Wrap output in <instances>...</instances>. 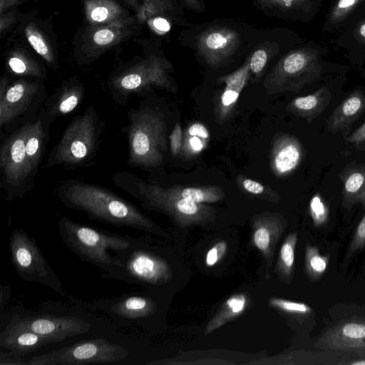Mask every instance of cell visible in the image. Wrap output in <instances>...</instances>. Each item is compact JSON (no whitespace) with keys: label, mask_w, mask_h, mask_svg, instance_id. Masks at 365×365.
<instances>
[{"label":"cell","mask_w":365,"mask_h":365,"mask_svg":"<svg viewBox=\"0 0 365 365\" xmlns=\"http://www.w3.org/2000/svg\"><path fill=\"white\" fill-rule=\"evenodd\" d=\"M46 91L40 80L19 78L10 82L6 76L0 81V126L7 128L25 118L29 120L46 99Z\"/></svg>","instance_id":"cell-12"},{"label":"cell","mask_w":365,"mask_h":365,"mask_svg":"<svg viewBox=\"0 0 365 365\" xmlns=\"http://www.w3.org/2000/svg\"><path fill=\"white\" fill-rule=\"evenodd\" d=\"M92 310L101 311L123 327L142 325L158 311V304L150 297L138 292L99 299L86 304Z\"/></svg>","instance_id":"cell-14"},{"label":"cell","mask_w":365,"mask_h":365,"mask_svg":"<svg viewBox=\"0 0 365 365\" xmlns=\"http://www.w3.org/2000/svg\"><path fill=\"white\" fill-rule=\"evenodd\" d=\"M128 23L93 26L86 38V49L90 56H96L115 45L131 33Z\"/></svg>","instance_id":"cell-23"},{"label":"cell","mask_w":365,"mask_h":365,"mask_svg":"<svg viewBox=\"0 0 365 365\" xmlns=\"http://www.w3.org/2000/svg\"><path fill=\"white\" fill-rule=\"evenodd\" d=\"M0 365H27L21 356L9 351L8 352H0Z\"/></svg>","instance_id":"cell-45"},{"label":"cell","mask_w":365,"mask_h":365,"mask_svg":"<svg viewBox=\"0 0 365 365\" xmlns=\"http://www.w3.org/2000/svg\"><path fill=\"white\" fill-rule=\"evenodd\" d=\"M129 356L123 346L103 338L78 341L49 353L36 355L27 365H74L93 363H112Z\"/></svg>","instance_id":"cell-13"},{"label":"cell","mask_w":365,"mask_h":365,"mask_svg":"<svg viewBox=\"0 0 365 365\" xmlns=\"http://www.w3.org/2000/svg\"><path fill=\"white\" fill-rule=\"evenodd\" d=\"M365 354V351L364 352V354Z\"/></svg>","instance_id":"cell-54"},{"label":"cell","mask_w":365,"mask_h":365,"mask_svg":"<svg viewBox=\"0 0 365 365\" xmlns=\"http://www.w3.org/2000/svg\"><path fill=\"white\" fill-rule=\"evenodd\" d=\"M148 24L150 27L158 33H165L170 29V24H168V21L160 16L150 19L148 21Z\"/></svg>","instance_id":"cell-46"},{"label":"cell","mask_w":365,"mask_h":365,"mask_svg":"<svg viewBox=\"0 0 365 365\" xmlns=\"http://www.w3.org/2000/svg\"><path fill=\"white\" fill-rule=\"evenodd\" d=\"M86 19L91 26L133 23V19L115 0H84Z\"/></svg>","instance_id":"cell-22"},{"label":"cell","mask_w":365,"mask_h":365,"mask_svg":"<svg viewBox=\"0 0 365 365\" xmlns=\"http://www.w3.org/2000/svg\"><path fill=\"white\" fill-rule=\"evenodd\" d=\"M189 10L201 13L205 11L206 6L204 0H180Z\"/></svg>","instance_id":"cell-47"},{"label":"cell","mask_w":365,"mask_h":365,"mask_svg":"<svg viewBox=\"0 0 365 365\" xmlns=\"http://www.w3.org/2000/svg\"><path fill=\"white\" fill-rule=\"evenodd\" d=\"M247 55L245 63L230 73L220 76L217 83H225L216 108V115L219 122L225 120L237 101V99L251 77L250 58Z\"/></svg>","instance_id":"cell-20"},{"label":"cell","mask_w":365,"mask_h":365,"mask_svg":"<svg viewBox=\"0 0 365 365\" xmlns=\"http://www.w3.org/2000/svg\"><path fill=\"white\" fill-rule=\"evenodd\" d=\"M297 241V233L291 232L285 237L279 250L275 272L279 279L285 283H290L293 278Z\"/></svg>","instance_id":"cell-33"},{"label":"cell","mask_w":365,"mask_h":365,"mask_svg":"<svg viewBox=\"0 0 365 365\" xmlns=\"http://www.w3.org/2000/svg\"><path fill=\"white\" fill-rule=\"evenodd\" d=\"M357 36L365 43V22L362 23L357 29Z\"/></svg>","instance_id":"cell-52"},{"label":"cell","mask_w":365,"mask_h":365,"mask_svg":"<svg viewBox=\"0 0 365 365\" xmlns=\"http://www.w3.org/2000/svg\"><path fill=\"white\" fill-rule=\"evenodd\" d=\"M168 194L197 203H213L225 197L224 190L218 186L186 187L173 185L165 187L162 185Z\"/></svg>","instance_id":"cell-29"},{"label":"cell","mask_w":365,"mask_h":365,"mask_svg":"<svg viewBox=\"0 0 365 365\" xmlns=\"http://www.w3.org/2000/svg\"><path fill=\"white\" fill-rule=\"evenodd\" d=\"M9 247L11 263L21 279L40 283L58 295L68 297L61 282L48 265L35 240L24 230H13Z\"/></svg>","instance_id":"cell-10"},{"label":"cell","mask_w":365,"mask_h":365,"mask_svg":"<svg viewBox=\"0 0 365 365\" xmlns=\"http://www.w3.org/2000/svg\"><path fill=\"white\" fill-rule=\"evenodd\" d=\"M56 192L64 206L83 212L91 219L165 235L164 230L133 203L98 185L66 180L58 185Z\"/></svg>","instance_id":"cell-1"},{"label":"cell","mask_w":365,"mask_h":365,"mask_svg":"<svg viewBox=\"0 0 365 365\" xmlns=\"http://www.w3.org/2000/svg\"><path fill=\"white\" fill-rule=\"evenodd\" d=\"M154 4L165 14H171L180 17L183 12L178 6H175L173 0H153Z\"/></svg>","instance_id":"cell-44"},{"label":"cell","mask_w":365,"mask_h":365,"mask_svg":"<svg viewBox=\"0 0 365 365\" xmlns=\"http://www.w3.org/2000/svg\"><path fill=\"white\" fill-rule=\"evenodd\" d=\"M365 111V95L360 91L351 93L334 110L327 120L328 130L342 132Z\"/></svg>","instance_id":"cell-24"},{"label":"cell","mask_w":365,"mask_h":365,"mask_svg":"<svg viewBox=\"0 0 365 365\" xmlns=\"http://www.w3.org/2000/svg\"><path fill=\"white\" fill-rule=\"evenodd\" d=\"M364 247H365V215L356 229L352 240L347 250L346 257L349 258Z\"/></svg>","instance_id":"cell-41"},{"label":"cell","mask_w":365,"mask_h":365,"mask_svg":"<svg viewBox=\"0 0 365 365\" xmlns=\"http://www.w3.org/2000/svg\"><path fill=\"white\" fill-rule=\"evenodd\" d=\"M172 68L164 56L155 53L120 68L107 81L110 97L116 104L126 106L131 96L152 89L175 92L176 86L170 76Z\"/></svg>","instance_id":"cell-6"},{"label":"cell","mask_w":365,"mask_h":365,"mask_svg":"<svg viewBox=\"0 0 365 365\" xmlns=\"http://www.w3.org/2000/svg\"><path fill=\"white\" fill-rule=\"evenodd\" d=\"M135 11L140 21L146 20L153 15L163 13L153 0H125Z\"/></svg>","instance_id":"cell-39"},{"label":"cell","mask_w":365,"mask_h":365,"mask_svg":"<svg viewBox=\"0 0 365 365\" xmlns=\"http://www.w3.org/2000/svg\"><path fill=\"white\" fill-rule=\"evenodd\" d=\"M276 29H267L262 31L259 41L251 51L250 66L251 76L260 78L268 64L281 50V43L277 39Z\"/></svg>","instance_id":"cell-25"},{"label":"cell","mask_w":365,"mask_h":365,"mask_svg":"<svg viewBox=\"0 0 365 365\" xmlns=\"http://www.w3.org/2000/svg\"><path fill=\"white\" fill-rule=\"evenodd\" d=\"M128 117V124L123 129L128 138L127 164L143 170L159 167L168 151L164 113L144 101L138 108H130Z\"/></svg>","instance_id":"cell-4"},{"label":"cell","mask_w":365,"mask_h":365,"mask_svg":"<svg viewBox=\"0 0 365 365\" xmlns=\"http://www.w3.org/2000/svg\"><path fill=\"white\" fill-rule=\"evenodd\" d=\"M361 1V0H338L330 14V21L331 23H339L344 20Z\"/></svg>","instance_id":"cell-40"},{"label":"cell","mask_w":365,"mask_h":365,"mask_svg":"<svg viewBox=\"0 0 365 365\" xmlns=\"http://www.w3.org/2000/svg\"><path fill=\"white\" fill-rule=\"evenodd\" d=\"M321 65L316 51L299 48L283 55L266 75L263 87L267 94L299 91L319 76Z\"/></svg>","instance_id":"cell-9"},{"label":"cell","mask_w":365,"mask_h":365,"mask_svg":"<svg viewBox=\"0 0 365 365\" xmlns=\"http://www.w3.org/2000/svg\"><path fill=\"white\" fill-rule=\"evenodd\" d=\"M170 150L173 157L180 154L183 140V132L180 125L176 123L169 136Z\"/></svg>","instance_id":"cell-43"},{"label":"cell","mask_w":365,"mask_h":365,"mask_svg":"<svg viewBox=\"0 0 365 365\" xmlns=\"http://www.w3.org/2000/svg\"><path fill=\"white\" fill-rule=\"evenodd\" d=\"M303 156L302 145L296 137L279 135L274 139L270 150V170L277 177L287 176L298 168Z\"/></svg>","instance_id":"cell-19"},{"label":"cell","mask_w":365,"mask_h":365,"mask_svg":"<svg viewBox=\"0 0 365 365\" xmlns=\"http://www.w3.org/2000/svg\"><path fill=\"white\" fill-rule=\"evenodd\" d=\"M62 241L82 261L89 262L107 272L114 264L116 252L130 245L128 235L120 236L76 222L67 217L58 219Z\"/></svg>","instance_id":"cell-7"},{"label":"cell","mask_w":365,"mask_h":365,"mask_svg":"<svg viewBox=\"0 0 365 365\" xmlns=\"http://www.w3.org/2000/svg\"><path fill=\"white\" fill-rule=\"evenodd\" d=\"M264 15L291 19L299 11H307L312 0H251Z\"/></svg>","instance_id":"cell-30"},{"label":"cell","mask_w":365,"mask_h":365,"mask_svg":"<svg viewBox=\"0 0 365 365\" xmlns=\"http://www.w3.org/2000/svg\"><path fill=\"white\" fill-rule=\"evenodd\" d=\"M315 346L322 349L365 351V318L352 317L341 321L324 331Z\"/></svg>","instance_id":"cell-16"},{"label":"cell","mask_w":365,"mask_h":365,"mask_svg":"<svg viewBox=\"0 0 365 365\" xmlns=\"http://www.w3.org/2000/svg\"><path fill=\"white\" fill-rule=\"evenodd\" d=\"M112 180L117 187L140 201L145 209L167 214L180 227L205 225L216 217L213 207L170 195L160 184L147 181L128 171L115 173Z\"/></svg>","instance_id":"cell-3"},{"label":"cell","mask_w":365,"mask_h":365,"mask_svg":"<svg viewBox=\"0 0 365 365\" xmlns=\"http://www.w3.org/2000/svg\"><path fill=\"white\" fill-rule=\"evenodd\" d=\"M130 245L115 252V264L106 272L115 279L128 284L163 285L173 277L169 263L147 247L143 240L128 235Z\"/></svg>","instance_id":"cell-8"},{"label":"cell","mask_w":365,"mask_h":365,"mask_svg":"<svg viewBox=\"0 0 365 365\" xmlns=\"http://www.w3.org/2000/svg\"><path fill=\"white\" fill-rule=\"evenodd\" d=\"M14 327L29 329L40 335L60 342L88 332L91 324L78 317H58L50 314H16L8 322Z\"/></svg>","instance_id":"cell-15"},{"label":"cell","mask_w":365,"mask_h":365,"mask_svg":"<svg viewBox=\"0 0 365 365\" xmlns=\"http://www.w3.org/2000/svg\"><path fill=\"white\" fill-rule=\"evenodd\" d=\"M11 294L10 285H1L0 287V309L3 311Z\"/></svg>","instance_id":"cell-50"},{"label":"cell","mask_w":365,"mask_h":365,"mask_svg":"<svg viewBox=\"0 0 365 365\" xmlns=\"http://www.w3.org/2000/svg\"><path fill=\"white\" fill-rule=\"evenodd\" d=\"M85 86L77 78L63 81L53 94L48 96L41 107L46 117L53 123L62 115L73 112L83 101Z\"/></svg>","instance_id":"cell-18"},{"label":"cell","mask_w":365,"mask_h":365,"mask_svg":"<svg viewBox=\"0 0 365 365\" xmlns=\"http://www.w3.org/2000/svg\"><path fill=\"white\" fill-rule=\"evenodd\" d=\"M268 304L271 307L282 313L294 317L308 316L313 312L312 308L305 303L278 297L269 298Z\"/></svg>","instance_id":"cell-37"},{"label":"cell","mask_w":365,"mask_h":365,"mask_svg":"<svg viewBox=\"0 0 365 365\" xmlns=\"http://www.w3.org/2000/svg\"><path fill=\"white\" fill-rule=\"evenodd\" d=\"M287 226L279 213L266 212L252 218L251 243L261 252L267 268L272 267L276 245Z\"/></svg>","instance_id":"cell-17"},{"label":"cell","mask_w":365,"mask_h":365,"mask_svg":"<svg viewBox=\"0 0 365 365\" xmlns=\"http://www.w3.org/2000/svg\"><path fill=\"white\" fill-rule=\"evenodd\" d=\"M237 182L242 190L258 198L274 202L279 200L277 193L271 187L254 180L239 175Z\"/></svg>","instance_id":"cell-36"},{"label":"cell","mask_w":365,"mask_h":365,"mask_svg":"<svg viewBox=\"0 0 365 365\" xmlns=\"http://www.w3.org/2000/svg\"><path fill=\"white\" fill-rule=\"evenodd\" d=\"M16 20L14 12L3 13L0 16V32L3 34Z\"/></svg>","instance_id":"cell-48"},{"label":"cell","mask_w":365,"mask_h":365,"mask_svg":"<svg viewBox=\"0 0 365 365\" xmlns=\"http://www.w3.org/2000/svg\"><path fill=\"white\" fill-rule=\"evenodd\" d=\"M31 119L22 123L1 146V185L9 200L23 197L34 184L29 175L26 155V143Z\"/></svg>","instance_id":"cell-11"},{"label":"cell","mask_w":365,"mask_h":365,"mask_svg":"<svg viewBox=\"0 0 365 365\" xmlns=\"http://www.w3.org/2000/svg\"><path fill=\"white\" fill-rule=\"evenodd\" d=\"M6 67L13 74L43 78L46 73L42 66L26 51L16 49L9 53L6 58Z\"/></svg>","instance_id":"cell-32"},{"label":"cell","mask_w":365,"mask_h":365,"mask_svg":"<svg viewBox=\"0 0 365 365\" xmlns=\"http://www.w3.org/2000/svg\"><path fill=\"white\" fill-rule=\"evenodd\" d=\"M349 364L351 365H365V358L349 362Z\"/></svg>","instance_id":"cell-53"},{"label":"cell","mask_w":365,"mask_h":365,"mask_svg":"<svg viewBox=\"0 0 365 365\" xmlns=\"http://www.w3.org/2000/svg\"><path fill=\"white\" fill-rule=\"evenodd\" d=\"M343 200L346 206L360 203L365 208V165L346 170L343 178Z\"/></svg>","instance_id":"cell-28"},{"label":"cell","mask_w":365,"mask_h":365,"mask_svg":"<svg viewBox=\"0 0 365 365\" xmlns=\"http://www.w3.org/2000/svg\"><path fill=\"white\" fill-rule=\"evenodd\" d=\"M250 302L247 294L236 293L228 297L208 322L205 335L207 336L227 322L242 315Z\"/></svg>","instance_id":"cell-27"},{"label":"cell","mask_w":365,"mask_h":365,"mask_svg":"<svg viewBox=\"0 0 365 365\" xmlns=\"http://www.w3.org/2000/svg\"><path fill=\"white\" fill-rule=\"evenodd\" d=\"M347 141L354 144L365 142V123L359 127L348 138Z\"/></svg>","instance_id":"cell-49"},{"label":"cell","mask_w":365,"mask_h":365,"mask_svg":"<svg viewBox=\"0 0 365 365\" xmlns=\"http://www.w3.org/2000/svg\"><path fill=\"white\" fill-rule=\"evenodd\" d=\"M331 99L328 88L322 87L314 93L292 99L287 106V110L294 115L312 121L327 107Z\"/></svg>","instance_id":"cell-26"},{"label":"cell","mask_w":365,"mask_h":365,"mask_svg":"<svg viewBox=\"0 0 365 365\" xmlns=\"http://www.w3.org/2000/svg\"><path fill=\"white\" fill-rule=\"evenodd\" d=\"M227 249L225 240H220L212 245L207 251L205 257V264L212 267L217 264L225 256Z\"/></svg>","instance_id":"cell-42"},{"label":"cell","mask_w":365,"mask_h":365,"mask_svg":"<svg viewBox=\"0 0 365 365\" xmlns=\"http://www.w3.org/2000/svg\"><path fill=\"white\" fill-rule=\"evenodd\" d=\"M20 0H0V14L4 13L8 9L19 3Z\"/></svg>","instance_id":"cell-51"},{"label":"cell","mask_w":365,"mask_h":365,"mask_svg":"<svg viewBox=\"0 0 365 365\" xmlns=\"http://www.w3.org/2000/svg\"><path fill=\"white\" fill-rule=\"evenodd\" d=\"M262 31L237 21L216 19L183 31L181 40L209 68L218 69L252 51Z\"/></svg>","instance_id":"cell-2"},{"label":"cell","mask_w":365,"mask_h":365,"mask_svg":"<svg viewBox=\"0 0 365 365\" xmlns=\"http://www.w3.org/2000/svg\"><path fill=\"white\" fill-rule=\"evenodd\" d=\"M53 342L55 341L48 337L10 324H7L0 334V346L20 356Z\"/></svg>","instance_id":"cell-21"},{"label":"cell","mask_w":365,"mask_h":365,"mask_svg":"<svg viewBox=\"0 0 365 365\" xmlns=\"http://www.w3.org/2000/svg\"><path fill=\"white\" fill-rule=\"evenodd\" d=\"M329 257L322 255L316 246L307 244L304 255V269L309 279L318 281L326 272Z\"/></svg>","instance_id":"cell-35"},{"label":"cell","mask_w":365,"mask_h":365,"mask_svg":"<svg viewBox=\"0 0 365 365\" xmlns=\"http://www.w3.org/2000/svg\"><path fill=\"white\" fill-rule=\"evenodd\" d=\"M309 213L317 227L323 226L327 221L328 208L319 193L314 195L310 200Z\"/></svg>","instance_id":"cell-38"},{"label":"cell","mask_w":365,"mask_h":365,"mask_svg":"<svg viewBox=\"0 0 365 365\" xmlns=\"http://www.w3.org/2000/svg\"><path fill=\"white\" fill-rule=\"evenodd\" d=\"M210 133L204 124L195 122L183 132V140L180 155L184 159H191L198 155L207 146Z\"/></svg>","instance_id":"cell-31"},{"label":"cell","mask_w":365,"mask_h":365,"mask_svg":"<svg viewBox=\"0 0 365 365\" xmlns=\"http://www.w3.org/2000/svg\"><path fill=\"white\" fill-rule=\"evenodd\" d=\"M24 34L27 41L38 55L50 67L56 68L57 61L52 46L38 27L34 23L28 24L24 28Z\"/></svg>","instance_id":"cell-34"},{"label":"cell","mask_w":365,"mask_h":365,"mask_svg":"<svg viewBox=\"0 0 365 365\" xmlns=\"http://www.w3.org/2000/svg\"><path fill=\"white\" fill-rule=\"evenodd\" d=\"M104 128L98 112L93 105H89L67 125L50 152L45 168L79 167L90 163L99 150Z\"/></svg>","instance_id":"cell-5"}]
</instances>
